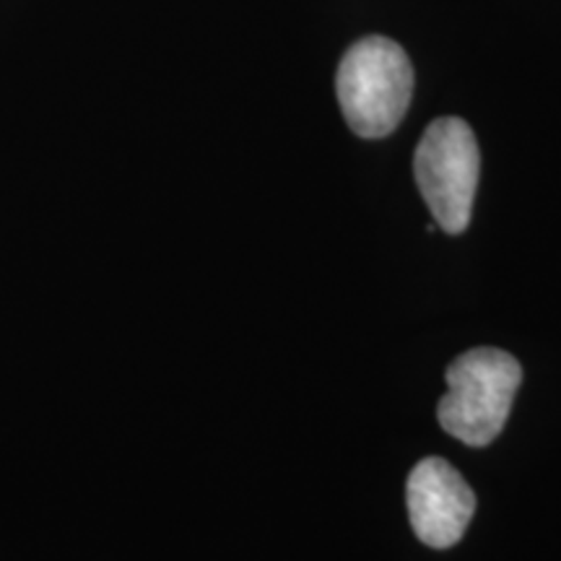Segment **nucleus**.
Wrapping results in <instances>:
<instances>
[{"instance_id": "f257e3e1", "label": "nucleus", "mask_w": 561, "mask_h": 561, "mask_svg": "<svg viewBox=\"0 0 561 561\" xmlns=\"http://www.w3.org/2000/svg\"><path fill=\"white\" fill-rule=\"evenodd\" d=\"M335 94L359 138H385L401 125L413 96V66L398 42L364 37L348 47L335 73Z\"/></svg>"}, {"instance_id": "f03ea898", "label": "nucleus", "mask_w": 561, "mask_h": 561, "mask_svg": "<svg viewBox=\"0 0 561 561\" xmlns=\"http://www.w3.org/2000/svg\"><path fill=\"white\" fill-rule=\"evenodd\" d=\"M523 367L500 348H473L447 367V396L437 405L439 426L468 447H489L507 424Z\"/></svg>"}, {"instance_id": "7ed1b4c3", "label": "nucleus", "mask_w": 561, "mask_h": 561, "mask_svg": "<svg viewBox=\"0 0 561 561\" xmlns=\"http://www.w3.org/2000/svg\"><path fill=\"white\" fill-rule=\"evenodd\" d=\"M413 174L434 224L447 234H462L471 224L481 178V151L471 125L460 117L434 121L419 140Z\"/></svg>"}, {"instance_id": "20e7f679", "label": "nucleus", "mask_w": 561, "mask_h": 561, "mask_svg": "<svg viewBox=\"0 0 561 561\" xmlns=\"http://www.w3.org/2000/svg\"><path fill=\"white\" fill-rule=\"evenodd\" d=\"M411 528L430 549H453L466 536L476 512V494L447 460L416 462L405 486Z\"/></svg>"}]
</instances>
